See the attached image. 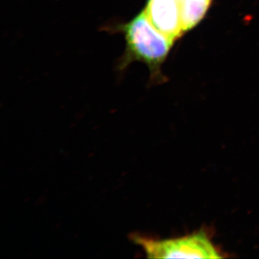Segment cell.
<instances>
[{"label":"cell","instance_id":"6da1fadb","mask_svg":"<svg viewBox=\"0 0 259 259\" xmlns=\"http://www.w3.org/2000/svg\"><path fill=\"white\" fill-rule=\"evenodd\" d=\"M116 30L123 34L126 42L119 70H125L133 62L140 61L147 65L151 76H158L160 66L166 59L174 40L155 28L144 11L127 23L117 25Z\"/></svg>","mask_w":259,"mask_h":259},{"label":"cell","instance_id":"7a4b0ae2","mask_svg":"<svg viewBox=\"0 0 259 259\" xmlns=\"http://www.w3.org/2000/svg\"><path fill=\"white\" fill-rule=\"evenodd\" d=\"M151 258H221L217 247L204 231L171 239L155 240L139 235L132 237Z\"/></svg>","mask_w":259,"mask_h":259},{"label":"cell","instance_id":"3957f363","mask_svg":"<svg viewBox=\"0 0 259 259\" xmlns=\"http://www.w3.org/2000/svg\"><path fill=\"white\" fill-rule=\"evenodd\" d=\"M144 11L153 26L171 40L183 33L177 0H148Z\"/></svg>","mask_w":259,"mask_h":259},{"label":"cell","instance_id":"277c9868","mask_svg":"<svg viewBox=\"0 0 259 259\" xmlns=\"http://www.w3.org/2000/svg\"><path fill=\"white\" fill-rule=\"evenodd\" d=\"M211 0H182L180 2L181 20L184 32L190 30L202 20Z\"/></svg>","mask_w":259,"mask_h":259},{"label":"cell","instance_id":"5b68a950","mask_svg":"<svg viewBox=\"0 0 259 259\" xmlns=\"http://www.w3.org/2000/svg\"><path fill=\"white\" fill-rule=\"evenodd\" d=\"M177 1H178V2H179V3H180V2H182V0H177Z\"/></svg>","mask_w":259,"mask_h":259}]
</instances>
